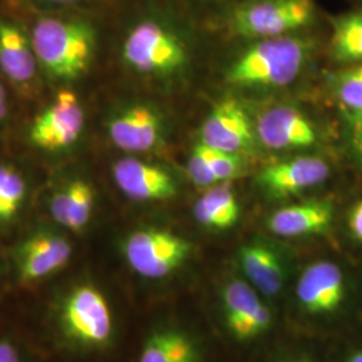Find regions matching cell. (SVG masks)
Instances as JSON below:
<instances>
[{
	"label": "cell",
	"instance_id": "obj_17",
	"mask_svg": "<svg viewBox=\"0 0 362 362\" xmlns=\"http://www.w3.org/2000/svg\"><path fill=\"white\" fill-rule=\"evenodd\" d=\"M255 132L262 144L274 151L308 148L317 132L308 117L291 106H275L259 117Z\"/></svg>",
	"mask_w": 362,
	"mask_h": 362
},
{
	"label": "cell",
	"instance_id": "obj_31",
	"mask_svg": "<svg viewBox=\"0 0 362 362\" xmlns=\"http://www.w3.org/2000/svg\"><path fill=\"white\" fill-rule=\"evenodd\" d=\"M8 298H10V294H8L7 279H6V270H4V262H3L1 247H0V310L6 306Z\"/></svg>",
	"mask_w": 362,
	"mask_h": 362
},
{
	"label": "cell",
	"instance_id": "obj_12",
	"mask_svg": "<svg viewBox=\"0 0 362 362\" xmlns=\"http://www.w3.org/2000/svg\"><path fill=\"white\" fill-rule=\"evenodd\" d=\"M40 191L25 169L0 161V247L38 215Z\"/></svg>",
	"mask_w": 362,
	"mask_h": 362
},
{
	"label": "cell",
	"instance_id": "obj_1",
	"mask_svg": "<svg viewBox=\"0 0 362 362\" xmlns=\"http://www.w3.org/2000/svg\"><path fill=\"white\" fill-rule=\"evenodd\" d=\"M6 308L47 362H106L121 344L116 298L85 259Z\"/></svg>",
	"mask_w": 362,
	"mask_h": 362
},
{
	"label": "cell",
	"instance_id": "obj_23",
	"mask_svg": "<svg viewBox=\"0 0 362 362\" xmlns=\"http://www.w3.org/2000/svg\"><path fill=\"white\" fill-rule=\"evenodd\" d=\"M0 362H47L6 306L0 310Z\"/></svg>",
	"mask_w": 362,
	"mask_h": 362
},
{
	"label": "cell",
	"instance_id": "obj_7",
	"mask_svg": "<svg viewBox=\"0 0 362 362\" xmlns=\"http://www.w3.org/2000/svg\"><path fill=\"white\" fill-rule=\"evenodd\" d=\"M98 202V189L91 179L70 172L55 177L40 191L38 215L83 242L97 219Z\"/></svg>",
	"mask_w": 362,
	"mask_h": 362
},
{
	"label": "cell",
	"instance_id": "obj_6",
	"mask_svg": "<svg viewBox=\"0 0 362 362\" xmlns=\"http://www.w3.org/2000/svg\"><path fill=\"white\" fill-rule=\"evenodd\" d=\"M187 49L165 23L145 18L129 27L121 45V59L133 73L149 78H167L187 62Z\"/></svg>",
	"mask_w": 362,
	"mask_h": 362
},
{
	"label": "cell",
	"instance_id": "obj_33",
	"mask_svg": "<svg viewBox=\"0 0 362 362\" xmlns=\"http://www.w3.org/2000/svg\"><path fill=\"white\" fill-rule=\"evenodd\" d=\"M348 362H362V351L354 353L353 356H350V358L348 360Z\"/></svg>",
	"mask_w": 362,
	"mask_h": 362
},
{
	"label": "cell",
	"instance_id": "obj_14",
	"mask_svg": "<svg viewBox=\"0 0 362 362\" xmlns=\"http://www.w3.org/2000/svg\"><path fill=\"white\" fill-rule=\"evenodd\" d=\"M255 127L246 109L233 98L212 107L200 129V143L223 152L240 153L254 145Z\"/></svg>",
	"mask_w": 362,
	"mask_h": 362
},
{
	"label": "cell",
	"instance_id": "obj_21",
	"mask_svg": "<svg viewBox=\"0 0 362 362\" xmlns=\"http://www.w3.org/2000/svg\"><path fill=\"white\" fill-rule=\"evenodd\" d=\"M240 267L247 279L264 296H276L285 281L281 259L272 248L260 243L242 247L239 251Z\"/></svg>",
	"mask_w": 362,
	"mask_h": 362
},
{
	"label": "cell",
	"instance_id": "obj_20",
	"mask_svg": "<svg viewBox=\"0 0 362 362\" xmlns=\"http://www.w3.org/2000/svg\"><path fill=\"white\" fill-rule=\"evenodd\" d=\"M333 220V207L326 202H308L281 208L269 219L272 233L298 238L325 233Z\"/></svg>",
	"mask_w": 362,
	"mask_h": 362
},
{
	"label": "cell",
	"instance_id": "obj_29",
	"mask_svg": "<svg viewBox=\"0 0 362 362\" xmlns=\"http://www.w3.org/2000/svg\"><path fill=\"white\" fill-rule=\"evenodd\" d=\"M10 116V101L4 79L0 77V132L4 128L7 118Z\"/></svg>",
	"mask_w": 362,
	"mask_h": 362
},
{
	"label": "cell",
	"instance_id": "obj_2",
	"mask_svg": "<svg viewBox=\"0 0 362 362\" xmlns=\"http://www.w3.org/2000/svg\"><path fill=\"white\" fill-rule=\"evenodd\" d=\"M82 242L50 220L37 215L1 247L10 298L49 284L77 263Z\"/></svg>",
	"mask_w": 362,
	"mask_h": 362
},
{
	"label": "cell",
	"instance_id": "obj_22",
	"mask_svg": "<svg viewBox=\"0 0 362 362\" xmlns=\"http://www.w3.org/2000/svg\"><path fill=\"white\" fill-rule=\"evenodd\" d=\"M196 220L211 230L224 231L236 224L240 215L238 199L228 181L209 187L194 208Z\"/></svg>",
	"mask_w": 362,
	"mask_h": 362
},
{
	"label": "cell",
	"instance_id": "obj_19",
	"mask_svg": "<svg viewBox=\"0 0 362 362\" xmlns=\"http://www.w3.org/2000/svg\"><path fill=\"white\" fill-rule=\"evenodd\" d=\"M200 350L192 336L179 325L157 321L140 339L136 362H199Z\"/></svg>",
	"mask_w": 362,
	"mask_h": 362
},
{
	"label": "cell",
	"instance_id": "obj_32",
	"mask_svg": "<svg viewBox=\"0 0 362 362\" xmlns=\"http://www.w3.org/2000/svg\"><path fill=\"white\" fill-rule=\"evenodd\" d=\"M34 3H42V4H50V6H59V7H71L88 3L90 0H28Z\"/></svg>",
	"mask_w": 362,
	"mask_h": 362
},
{
	"label": "cell",
	"instance_id": "obj_9",
	"mask_svg": "<svg viewBox=\"0 0 362 362\" xmlns=\"http://www.w3.org/2000/svg\"><path fill=\"white\" fill-rule=\"evenodd\" d=\"M313 15V0H258L233 13V27L247 38H275L308 26Z\"/></svg>",
	"mask_w": 362,
	"mask_h": 362
},
{
	"label": "cell",
	"instance_id": "obj_34",
	"mask_svg": "<svg viewBox=\"0 0 362 362\" xmlns=\"http://www.w3.org/2000/svg\"><path fill=\"white\" fill-rule=\"evenodd\" d=\"M294 362H306V361H294Z\"/></svg>",
	"mask_w": 362,
	"mask_h": 362
},
{
	"label": "cell",
	"instance_id": "obj_13",
	"mask_svg": "<svg viewBox=\"0 0 362 362\" xmlns=\"http://www.w3.org/2000/svg\"><path fill=\"white\" fill-rule=\"evenodd\" d=\"M112 179L119 194L134 204L164 203L177 194V184L168 169L139 157L116 160Z\"/></svg>",
	"mask_w": 362,
	"mask_h": 362
},
{
	"label": "cell",
	"instance_id": "obj_18",
	"mask_svg": "<svg viewBox=\"0 0 362 362\" xmlns=\"http://www.w3.org/2000/svg\"><path fill=\"white\" fill-rule=\"evenodd\" d=\"M330 175L329 164L320 157H297L263 169L259 184L274 196H291L324 182Z\"/></svg>",
	"mask_w": 362,
	"mask_h": 362
},
{
	"label": "cell",
	"instance_id": "obj_16",
	"mask_svg": "<svg viewBox=\"0 0 362 362\" xmlns=\"http://www.w3.org/2000/svg\"><path fill=\"white\" fill-rule=\"evenodd\" d=\"M296 293L303 310L315 315L334 313L345 299L344 272L329 260L311 263L300 274Z\"/></svg>",
	"mask_w": 362,
	"mask_h": 362
},
{
	"label": "cell",
	"instance_id": "obj_24",
	"mask_svg": "<svg viewBox=\"0 0 362 362\" xmlns=\"http://www.w3.org/2000/svg\"><path fill=\"white\" fill-rule=\"evenodd\" d=\"M332 52L338 61L362 64V10L333 22Z\"/></svg>",
	"mask_w": 362,
	"mask_h": 362
},
{
	"label": "cell",
	"instance_id": "obj_3",
	"mask_svg": "<svg viewBox=\"0 0 362 362\" xmlns=\"http://www.w3.org/2000/svg\"><path fill=\"white\" fill-rule=\"evenodd\" d=\"M43 79L58 89L86 77L98 50L95 25L73 13H42L28 27Z\"/></svg>",
	"mask_w": 362,
	"mask_h": 362
},
{
	"label": "cell",
	"instance_id": "obj_26",
	"mask_svg": "<svg viewBox=\"0 0 362 362\" xmlns=\"http://www.w3.org/2000/svg\"><path fill=\"white\" fill-rule=\"evenodd\" d=\"M187 170L189 179L199 187H212L219 184V180L212 168V164L208 157L207 146L204 144H197L191 152Z\"/></svg>",
	"mask_w": 362,
	"mask_h": 362
},
{
	"label": "cell",
	"instance_id": "obj_4",
	"mask_svg": "<svg viewBox=\"0 0 362 362\" xmlns=\"http://www.w3.org/2000/svg\"><path fill=\"white\" fill-rule=\"evenodd\" d=\"M192 252L189 240L160 226L144 224L129 230L118 242V254L130 275L148 285L168 281Z\"/></svg>",
	"mask_w": 362,
	"mask_h": 362
},
{
	"label": "cell",
	"instance_id": "obj_11",
	"mask_svg": "<svg viewBox=\"0 0 362 362\" xmlns=\"http://www.w3.org/2000/svg\"><path fill=\"white\" fill-rule=\"evenodd\" d=\"M0 77L25 97H33L43 78L28 27L0 18Z\"/></svg>",
	"mask_w": 362,
	"mask_h": 362
},
{
	"label": "cell",
	"instance_id": "obj_8",
	"mask_svg": "<svg viewBox=\"0 0 362 362\" xmlns=\"http://www.w3.org/2000/svg\"><path fill=\"white\" fill-rule=\"evenodd\" d=\"M85 128L82 101L71 88H64L28 124L27 144L43 155H64L77 146Z\"/></svg>",
	"mask_w": 362,
	"mask_h": 362
},
{
	"label": "cell",
	"instance_id": "obj_27",
	"mask_svg": "<svg viewBox=\"0 0 362 362\" xmlns=\"http://www.w3.org/2000/svg\"><path fill=\"white\" fill-rule=\"evenodd\" d=\"M207 146V145H206ZM208 157L219 182L233 180L243 172V161L239 153L223 152L207 146Z\"/></svg>",
	"mask_w": 362,
	"mask_h": 362
},
{
	"label": "cell",
	"instance_id": "obj_25",
	"mask_svg": "<svg viewBox=\"0 0 362 362\" xmlns=\"http://www.w3.org/2000/svg\"><path fill=\"white\" fill-rule=\"evenodd\" d=\"M337 98L350 113L362 112V65L338 74L334 81Z\"/></svg>",
	"mask_w": 362,
	"mask_h": 362
},
{
	"label": "cell",
	"instance_id": "obj_15",
	"mask_svg": "<svg viewBox=\"0 0 362 362\" xmlns=\"http://www.w3.org/2000/svg\"><path fill=\"white\" fill-rule=\"evenodd\" d=\"M221 302L228 330L238 341L254 339L270 329L272 311L252 285L233 279L223 287Z\"/></svg>",
	"mask_w": 362,
	"mask_h": 362
},
{
	"label": "cell",
	"instance_id": "obj_28",
	"mask_svg": "<svg viewBox=\"0 0 362 362\" xmlns=\"http://www.w3.org/2000/svg\"><path fill=\"white\" fill-rule=\"evenodd\" d=\"M350 141L356 155L362 161V112L350 113Z\"/></svg>",
	"mask_w": 362,
	"mask_h": 362
},
{
	"label": "cell",
	"instance_id": "obj_5",
	"mask_svg": "<svg viewBox=\"0 0 362 362\" xmlns=\"http://www.w3.org/2000/svg\"><path fill=\"white\" fill-rule=\"evenodd\" d=\"M309 49L306 40L290 35L262 39L233 62L227 79L236 86H286L299 76Z\"/></svg>",
	"mask_w": 362,
	"mask_h": 362
},
{
	"label": "cell",
	"instance_id": "obj_10",
	"mask_svg": "<svg viewBox=\"0 0 362 362\" xmlns=\"http://www.w3.org/2000/svg\"><path fill=\"white\" fill-rule=\"evenodd\" d=\"M105 128L110 143L117 149L129 155H141L152 152L161 145L165 121L153 105L129 103L109 115Z\"/></svg>",
	"mask_w": 362,
	"mask_h": 362
},
{
	"label": "cell",
	"instance_id": "obj_30",
	"mask_svg": "<svg viewBox=\"0 0 362 362\" xmlns=\"http://www.w3.org/2000/svg\"><path fill=\"white\" fill-rule=\"evenodd\" d=\"M349 226L351 233L362 242V202L356 204V207L351 209L349 216Z\"/></svg>",
	"mask_w": 362,
	"mask_h": 362
}]
</instances>
